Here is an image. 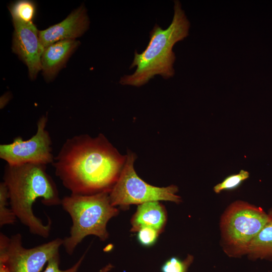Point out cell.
I'll return each instance as SVG.
<instances>
[{
    "label": "cell",
    "instance_id": "cell-14",
    "mask_svg": "<svg viewBox=\"0 0 272 272\" xmlns=\"http://www.w3.org/2000/svg\"><path fill=\"white\" fill-rule=\"evenodd\" d=\"M12 20L28 23L33 22L36 12V5L34 1L19 0L11 3L9 7Z\"/></svg>",
    "mask_w": 272,
    "mask_h": 272
},
{
    "label": "cell",
    "instance_id": "cell-20",
    "mask_svg": "<svg viewBox=\"0 0 272 272\" xmlns=\"http://www.w3.org/2000/svg\"><path fill=\"white\" fill-rule=\"evenodd\" d=\"M11 95L10 93L7 92L3 95L0 99V108L3 109L8 103L11 99Z\"/></svg>",
    "mask_w": 272,
    "mask_h": 272
},
{
    "label": "cell",
    "instance_id": "cell-12",
    "mask_svg": "<svg viewBox=\"0 0 272 272\" xmlns=\"http://www.w3.org/2000/svg\"><path fill=\"white\" fill-rule=\"evenodd\" d=\"M167 221V213L159 201L139 205L131 220V231L138 232L144 227L154 228L161 233Z\"/></svg>",
    "mask_w": 272,
    "mask_h": 272
},
{
    "label": "cell",
    "instance_id": "cell-5",
    "mask_svg": "<svg viewBox=\"0 0 272 272\" xmlns=\"http://www.w3.org/2000/svg\"><path fill=\"white\" fill-rule=\"evenodd\" d=\"M268 219V213L242 200L230 205L222 214L220 230L224 252L229 257L247 255L252 241Z\"/></svg>",
    "mask_w": 272,
    "mask_h": 272
},
{
    "label": "cell",
    "instance_id": "cell-19",
    "mask_svg": "<svg viewBox=\"0 0 272 272\" xmlns=\"http://www.w3.org/2000/svg\"><path fill=\"white\" fill-rule=\"evenodd\" d=\"M137 239L139 243L144 246H150L156 242L161 233L157 230L150 227H144L138 232Z\"/></svg>",
    "mask_w": 272,
    "mask_h": 272
},
{
    "label": "cell",
    "instance_id": "cell-7",
    "mask_svg": "<svg viewBox=\"0 0 272 272\" xmlns=\"http://www.w3.org/2000/svg\"><path fill=\"white\" fill-rule=\"evenodd\" d=\"M63 239L56 238L32 248H25L22 236L0 233V272H40L48 261L59 254Z\"/></svg>",
    "mask_w": 272,
    "mask_h": 272
},
{
    "label": "cell",
    "instance_id": "cell-13",
    "mask_svg": "<svg viewBox=\"0 0 272 272\" xmlns=\"http://www.w3.org/2000/svg\"><path fill=\"white\" fill-rule=\"evenodd\" d=\"M247 255L253 260H272V208L267 222L251 242Z\"/></svg>",
    "mask_w": 272,
    "mask_h": 272
},
{
    "label": "cell",
    "instance_id": "cell-21",
    "mask_svg": "<svg viewBox=\"0 0 272 272\" xmlns=\"http://www.w3.org/2000/svg\"><path fill=\"white\" fill-rule=\"evenodd\" d=\"M113 267V264L108 263L100 269L98 272H110L112 270Z\"/></svg>",
    "mask_w": 272,
    "mask_h": 272
},
{
    "label": "cell",
    "instance_id": "cell-11",
    "mask_svg": "<svg viewBox=\"0 0 272 272\" xmlns=\"http://www.w3.org/2000/svg\"><path fill=\"white\" fill-rule=\"evenodd\" d=\"M80 44L75 40H66L45 47L41 57V71L47 82L52 81Z\"/></svg>",
    "mask_w": 272,
    "mask_h": 272
},
{
    "label": "cell",
    "instance_id": "cell-10",
    "mask_svg": "<svg viewBox=\"0 0 272 272\" xmlns=\"http://www.w3.org/2000/svg\"><path fill=\"white\" fill-rule=\"evenodd\" d=\"M89 24L86 9L82 5L73 11L62 21L39 31L40 42L45 48L60 41L75 40L88 30Z\"/></svg>",
    "mask_w": 272,
    "mask_h": 272
},
{
    "label": "cell",
    "instance_id": "cell-1",
    "mask_svg": "<svg viewBox=\"0 0 272 272\" xmlns=\"http://www.w3.org/2000/svg\"><path fill=\"white\" fill-rule=\"evenodd\" d=\"M126 158L103 134H82L65 140L52 165L71 194L91 195L110 191Z\"/></svg>",
    "mask_w": 272,
    "mask_h": 272
},
{
    "label": "cell",
    "instance_id": "cell-18",
    "mask_svg": "<svg viewBox=\"0 0 272 272\" xmlns=\"http://www.w3.org/2000/svg\"><path fill=\"white\" fill-rule=\"evenodd\" d=\"M86 253L87 251L82 255L73 266L65 270L59 268L60 256L59 254H57L48 261L43 272H78L84 261Z\"/></svg>",
    "mask_w": 272,
    "mask_h": 272
},
{
    "label": "cell",
    "instance_id": "cell-6",
    "mask_svg": "<svg viewBox=\"0 0 272 272\" xmlns=\"http://www.w3.org/2000/svg\"><path fill=\"white\" fill-rule=\"evenodd\" d=\"M126 155L125 163L119 178L109 192L110 201L113 206L127 207L160 200L175 203L181 201L180 196L176 194L178 189L176 185L161 187L147 183L134 170L135 154L128 152Z\"/></svg>",
    "mask_w": 272,
    "mask_h": 272
},
{
    "label": "cell",
    "instance_id": "cell-3",
    "mask_svg": "<svg viewBox=\"0 0 272 272\" xmlns=\"http://www.w3.org/2000/svg\"><path fill=\"white\" fill-rule=\"evenodd\" d=\"M190 26L181 3L174 1L171 24L165 29L157 24L154 26L150 33V40L146 49L140 53L134 52L130 69L136 67L135 72L123 76L119 83L141 87L157 75L165 79L172 78L175 74L173 66L176 59L173 48L177 42L188 36Z\"/></svg>",
    "mask_w": 272,
    "mask_h": 272
},
{
    "label": "cell",
    "instance_id": "cell-9",
    "mask_svg": "<svg viewBox=\"0 0 272 272\" xmlns=\"http://www.w3.org/2000/svg\"><path fill=\"white\" fill-rule=\"evenodd\" d=\"M12 21L14 28L12 50L27 65L30 78L34 80L41 70V57L44 49L40 40L39 31L33 22Z\"/></svg>",
    "mask_w": 272,
    "mask_h": 272
},
{
    "label": "cell",
    "instance_id": "cell-17",
    "mask_svg": "<svg viewBox=\"0 0 272 272\" xmlns=\"http://www.w3.org/2000/svg\"><path fill=\"white\" fill-rule=\"evenodd\" d=\"M193 260V257L190 254L183 260L176 257H172L163 264L162 272H187Z\"/></svg>",
    "mask_w": 272,
    "mask_h": 272
},
{
    "label": "cell",
    "instance_id": "cell-15",
    "mask_svg": "<svg viewBox=\"0 0 272 272\" xmlns=\"http://www.w3.org/2000/svg\"><path fill=\"white\" fill-rule=\"evenodd\" d=\"M17 220L10 205L7 186L2 181L0 183V227L13 225Z\"/></svg>",
    "mask_w": 272,
    "mask_h": 272
},
{
    "label": "cell",
    "instance_id": "cell-2",
    "mask_svg": "<svg viewBox=\"0 0 272 272\" xmlns=\"http://www.w3.org/2000/svg\"><path fill=\"white\" fill-rule=\"evenodd\" d=\"M46 165L7 164L3 181L7 186L10 205L17 218L29 232L47 238L51 221L44 224L34 214L33 206L38 199L46 206L61 205V198L56 183L46 171Z\"/></svg>",
    "mask_w": 272,
    "mask_h": 272
},
{
    "label": "cell",
    "instance_id": "cell-8",
    "mask_svg": "<svg viewBox=\"0 0 272 272\" xmlns=\"http://www.w3.org/2000/svg\"><path fill=\"white\" fill-rule=\"evenodd\" d=\"M48 115H42L37 122L35 134L28 140L17 137L9 144L0 145V158L11 166L27 164H52V140L46 129Z\"/></svg>",
    "mask_w": 272,
    "mask_h": 272
},
{
    "label": "cell",
    "instance_id": "cell-16",
    "mask_svg": "<svg viewBox=\"0 0 272 272\" xmlns=\"http://www.w3.org/2000/svg\"><path fill=\"white\" fill-rule=\"evenodd\" d=\"M249 176V174L247 171L241 170L238 174L227 177L222 182L215 185L213 189L216 193H219L224 190L235 189Z\"/></svg>",
    "mask_w": 272,
    "mask_h": 272
},
{
    "label": "cell",
    "instance_id": "cell-4",
    "mask_svg": "<svg viewBox=\"0 0 272 272\" xmlns=\"http://www.w3.org/2000/svg\"><path fill=\"white\" fill-rule=\"evenodd\" d=\"M61 206L72 221L70 234L63 239L62 244L70 255L88 236H95L102 241L107 239V224L119 212L111 204L107 191L91 195L71 194L61 198Z\"/></svg>",
    "mask_w": 272,
    "mask_h": 272
}]
</instances>
